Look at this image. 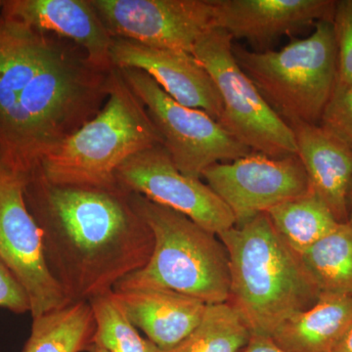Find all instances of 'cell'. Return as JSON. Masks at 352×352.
Returning <instances> with one entry per match:
<instances>
[{
    "mask_svg": "<svg viewBox=\"0 0 352 352\" xmlns=\"http://www.w3.org/2000/svg\"><path fill=\"white\" fill-rule=\"evenodd\" d=\"M243 72L285 122L320 124L338 85V53L332 21H320L307 38L278 51L233 45Z\"/></svg>",
    "mask_w": 352,
    "mask_h": 352,
    "instance_id": "8992f818",
    "label": "cell"
},
{
    "mask_svg": "<svg viewBox=\"0 0 352 352\" xmlns=\"http://www.w3.org/2000/svg\"><path fill=\"white\" fill-rule=\"evenodd\" d=\"M300 258L320 295L352 296L351 223H339Z\"/></svg>",
    "mask_w": 352,
    "mask_h": 352,
    "instance_id": "44dd1931",
    "label": "cell"
},
{
    "mask_svg": "<svg viewBox=\"0 0 352 352\" xmlns=\"http://www.w3.org/2000/svg\"><path fill=\"white\" fill-rule=\"evenodd\" d=\"M230 268L228 302L251 333L272 335L283 322L305 311L320 293L300 256L263 212L219 234Z\"/></svg>",
    "mask_w": 352,
    "mask_h": 352,
    "instance_id": "3957f363",
    "label": "cell"
},
{
    "mask_svg": "<svg viewBox=\"0 0 352 352\" xmlns=\"http://www.w3.org/2000/svg\"><path fill=\"white\" fill-rule=\"evenodd\" d=\"M23 178L48 268L69 302L110 293L149 261L154 236L119 184H55L38 168Z\"/></svg>",
    "mask_w": 352,
    "mask_h": 352,
    "instance_id": "7a4b0ae2",
    "label": "cell"
},
{
    "mask_svg": "<svg viewBox=\"0 0 352 352\" xmlns=\"http://www.w3.org/2000/svg\"><path fill=\"white\" fill-rule=\"evenodd\" d=\"M88 352H108L105 351V349H102V347L96 346V344H92L91 347H90L89 351Z\"/></svg>",
    "mask_w": 352,
    "mask_h": 352,
    "instance_id": "f546056e",
    "label": "cell"
},
{
    "mask_svg": "<svg viewBox=\"0 0 352 352\" xmlns=\"http://www.w3.org/2000/svg\"><path fill=\"white\" fill-rule=\"evenodd\" d=\"M111 72V71H110ZM110 72L68 39L0 11V154L24 176L36 170L108 99Z\"/></svg>",
    "mask_w": 352,
    "mask_h": 352,
    "instance_id": "6da1fadb",
    "label": "cell"
},
{
    "mask_svg": "<svg viewBox=\"0 0 352 352\" xmlns=\"http://www.w3.org/2000/svg\"><path fill=\"white\" fill-rule=\"evenodd\" d=\"M294 132L296 155L303 164L310 188L333 212L339 223L349 220L352 186V151L320 124H288Z\"/></svg>",
    "mask_w": 352,
    "mask_h": 352,
    "instance_id": "e0dca14e",
    "label": "cell"
},
{
    "mask_svg": "<svg viewBox=\"0 0 352 352\" xmlns=\"http://www.w3.org/2000/svg\"><path fill=\"white\" fill-rule=\"evenodd\" d=\"M232 41L223 30L212 28L199 38L192 53L219 89L222 113L217 122L252 152L273 159L296 155L293 131L241 69Z\"/></svg>",
    "mask_w": 352,
    "mask_h": 352,
    "instance_id": "52a82bcc",
    "label": "cell"
},
{
    "mask_svg": "<svg viewBox=\"0 0 352 352\" xmlns=\"http://www.w3.org/2000/svg\"><path fill=\"white\" fill-rule=\"evenodd\" d=\"M131 201L151 229L154 249L148 263L113 289H170L206 305L228 302V254L219 236L140 194L131 193Z\"/></svg>",
    "mask_w": 352,
    "mask_h": 352,
    "instance_id": "277c9868",
    "label": "cell"
},
{
    "mask_svg": "<svg viewBox=\"0 0 352 352\" xmlns=\"http://www.w3.org/2000/svg\"><path fill=\"white\" fill-rule=\"evenodd\" d=\"M115 178L127 192L182 212L215 235L236 224L223 201L201 179L183 175L163 144L129 157Z\"/></svg>",
    "mask_w": 352,
    "mask_h": 352,
    "instance_id": "8fae6325",
    "label": "cell"
},
{
    "mask_svg": "<svg viewBox=\"0 0 352 352\" xmlns=\"http://www.w3.org/2000/svg\"><path fill=\"white\" fill-rule=\"evenodd\" d=\"M110 293L89 300L96 324L94 344L108 352H164L141 337Z\"/></svg>",
    "mask_w": 352,
    "mask_h": 352,
    "instance_id": "603a6c76",
    "label": "cell"
},
{
    "mask_svg": "<svg viewBox=\"0 0 352 352\" xmlns=\"http://www.w3.org/2000/svg\"><path fill=\"white\" fill-rule=\"evenodd\" d=\"M265 214L280 237L298 256L339 226L325 201L311 188L305 195L270 208Z\"/></svg>",
    "mask_w": 352,
    "mask_h": 352,
    "instance_id": "ffe728a7",
    "label": "cell"
},
{
    "mask_svg": "<svg viewBox=\"0 0 352 352\" xmlns=\"http://www.w3.org/2000/svg\"><path fill=\"white\" fill-rule=\"evenodd\" d=\"M352 324V296L320 295L270 336L287 352H331Z\"/></svg>",
    "mask_w": 352,
    "mask_h": 352,
    "instance_id": "ac0fdd59",
    "label": "cell"
},
{
    "mask_svg": "<svg viewBox=\"0 0 352 352\" xmlns=\"http://www.w3.org/2000/svg\"><path fill=\"white\" fill-rule=\"evenodd\" d=\"M110 295L132 325L164 352L195 330L208 305L170 289H113Z\"/></svg>",
    "mask_w": 352,
    "mask_h": 352,
    "instance_id": "2e32d148",
    "label": "cell"
},
{
    "mask_svg": "<svg viewBox=\"0 0 352 352\" xmlns=\"http://www.w3.org/2000/svg\"><path fill=\"white\" fill-rule=\"evenodd\" d=\"M163 138L140 99L118 69H111L108 99L99 113L44 157L38 170L55 184L113 186L126 160Z\"/></svg>",
    "mask_w": 352,
    "mask_h": 352,
    "instance_id": "5b68a950",
    "label": "cell"
},
{
    "mask_svg": "<svg viewBox=\"0 0 352 352\" xmlns=\"http://www.w3.org/2000/svg\"><path fill=\"white\" fill-rule=\"evenodd\" d=\"M338 53V82L352 87V0L336 1L333 16Z\"/></svg>",
    "mask_w": 352,
    "mask_h": 352,
    "instance_id": "cb8c5ba5",
    "label": "cell"
},
{
    "mask_svg": "<svg viewBox=\"0 0 352 352\" xmlns=\"http://www.w3.org/2000/svg\"><path fill=\"white\" fill-rule=\"evenodd\" d=\"M110 56L113 68L144 72L185 107L203 111L215 120L221 116L219 89L205 67L191 53L113 38Z\"/></svg>",
    "mask_w": 352,
    "mask_h": 352,
    "instance_id": "4fadbf2b",
    "label": "cell"
},
{
    "mask_svg": "<svg viewBox=\"0 0 352 352\" xmlns=\"http://www.w3.org/2000/svg\"><path fill=\"white\" fill-rule=\"evenodd\" d=\"M3 168H6V166H4L3 161H2L1 154H0V170H1Z\"/></svg>",
    "mask_w": 352,
    "mask_h": 352,
    "instance_id": "4dcf8cb0",
    "label": "cell"
},
{
    "mask_svg": "<svg viewBox=\"0 0 352 352\" xmlns=\"http://www.w3.org/2000/svg\"><path fill=\"white\" fill-rule=\"evenodd\" d=\"M0 11L10 19L76 44L97 68L113 69L110 56L113 38L90 0H6L0 1Z\"/></svg>",
    "mask_w": 352,
    "mask_h": 352,
    "instance_id": "9a60e30c",
    "label": "cell"
},
{
    "mask_svg": "<svg viewBox=\"0 0 352 352\" xmlns=\"http://www.w3.org/2000/svg\"><path fill=\"white\" fill-rule=\"evenodd\" d=\"M347 222L352 224V186L349 197V220Z\"/></svg>",
    "mask_w": 352,
    "mask_h": 352,
    "instance_id": "f1b7e54d",
    "label": "cell"
},
{
    "mask_svg": "<svg viewBox=\"0 0 352 352\" xmlns=\"http://www.w3.org/2000/svg\"><path fill=\"white\" fill-rule=\"evenodd\" d=\"M331 352H352V324Z\"/></svg>",
    "mask_w": 352,
    "mask_h": 352,
    "instance_id": "83f0119b",
    "label": "cell"
},
{
    "mask_svg": "<svg viewBox=\"0 0 352 352\" xmlns=\"http://www.w3.org/2000/svg\"><path fill=\"white\" fill-rule=\"evenodd\" d=\"M201 177L241 224L310 190L298 155L273 159L252 152L230 163L212 164Z\"/></svg>",
    "mask_w": 352,
    "mask_h": 352,
    "instance_id": "7c38bea8",
    "label": "cell"
},
{
    "mask_svg": "<svg viewBox=\"0 0 352 352\" xmlns=\"http://www.w3.org/2000/svg\"><path fill=\"white\" fill-rule=\"evenodd\" d=\"M212 28L258 45L320 21H332L335 0H212Z\"/></svg>",
    "mask_w": 352,
    "mask_h": 352,
    "instance_id": "5bb4252c",
    "label": "cell"
},
{
    "mask_svg": "<svg viewBox=\"0 0 352 352\" xmlns=\"http://www.w3.org/2000/svg\"><path fill=\"white\" fill-rule=\"evenodd\" d=\"M320 126L340 139L352 151V87L338 82L324 111Z\"/></svg>",
    "mask_w": 352,
    "mask_h": 352,
    "instance_id": "d4e9b609",
    "label": "cell"
},
{
    "mask_svg": "<svg viewBox=\"0 0 352 352\" xmlns=\"http://www.w3.org/2000/svg\"><path fill=\"white\" fill-rule=\"evenodd\" d=\"M239 352H287L278 346L270 336L251 333L245 346Z\"/></svg>",
    "mask_w": 352,
    "mask_h": 352,
    "instance_id": "4316f807",
    "label": "cell"
},
{
    "mask_svg": "<svg viewBox=\"0 0 352 352\" xmlns=\"http://www.w3.org/2000/svg\"><path fill=\"white\" fill-rule=\"evenodd\" d=\"M95 330L89 302H71L32 319L31 336L23 352H88Z\"/></svg>",
    "mask_w": 352,
    "mask_h": 352,
    "instance_id": "d6986e66",
    "label": "cell"
},
{
    "mask_svg": "<svg viewBox=\"0 0 352 352\" xmlns=\"http://www.w3.org/2000/svg\"><path fill=\"white\" fill-rule=\"evenodd\" d=\"M250 337L249 328L230 303L208 305L195 330L166 352H239Z\"/></svg>",
    "mask_w": 352,
    "mask_h": 352,
    "instance_id": "7402d4cb",
    "label": "cell"
},
{
    "mask_svg": "<svg viewBox=\"0 0 352 352\" xmlns=\"http://www.w3.org/2000/svg\"><path fill=\"white\" fill-rule=\"evenodd\" d=\"M0 307L6 308L15 314L30 312V302L27 294L15 277L0 261Z\"/></svg>",
    "mask_w": 352,
    "mask_h": 352,
    "instance_id": "484cf974",
    "label": "cell"
},
{
    "mask_svg": "<svg viewBox=\"0 0 352 352\" xmlns=\"http://www.w3.org/2000/svg\"><path fill=\"white\" fill-rule=\"evenodd\" d=\"M113 38L193 53L212 28V0H90Z\"/></svg>",
    "mask_w": 352,
    "mask_h": 352,
    "instance_id": "30bf717a",
    "label": "cell"
},
{
    "mask_svg": "<svg viewBox=\"0 0 352 352\" xmlns=\"http://www.w3.org/2000/svg\"><path fill=\"white\" fill-rule=\"evenodd\" d=\"M0 261L25 289L32 319L71 303L46 263L41 229L25 205L24 178L6 168L0 170Z\"/></svg>",
    "mask_w": 352,
    "mask_h": 352,
    "instance_id": "9c48e42d",
    "label": "cell"
},
{
    "mask_svg": "<svg viewBox=\"0 0 352 352\" xmlns=\"http://www.w3.org/2000/svg\"><path fill=\"white\" fill-rule=\"evenodd\" d=\"M118 69L142 102L183 175L201 179L212 164L230 163L252 152L208 113L177 103L148 74L138 69Z\"/></svg>",
    "mask_w": 352,
    "mask_h": 352,
    "instance_id": "ba28073f",
    "label": "cell"
}]
</instances>
